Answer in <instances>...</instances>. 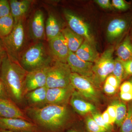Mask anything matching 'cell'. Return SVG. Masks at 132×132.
Returning a JSON list of instances; mask_svg holds the SVG:
<instances>
[{
  "mask_svg": "<svg viewBox=\"0 0 132 132\" xmlns=\"http://www.w3.org/2000/svg\"><path fill=\"white\" fill-rule=\"evenodd\" d=\"M71 85L84 98L91 101H96L98 93L95 85L89 79L75 73H71Z\"/></svg>",
  "mask_w": 132,
  "mask_h": 132,
  "instance_id": "obj_8",
  "label": "cell"
},
{
  "mask_svg": "<svg viewBox=\"0 0 132 132\" xmlns=\"http://www.w3.org/2000/svg\"><path fill=\"white\" fill-rule=\"evenodd\" d=\"M28 72L19 62L13 60L7 55L3 58L0 79L10 99L16 104L21 103L25 97V80Z\"/></svg>",
  "mask_w": 132,
  "mask_h": 132,
  "instance_id": "obj_1",
  "label": "cell"
},
{
  "mask_svg": "<svg viewBox=\"0 0 132 132\" xmlns=\"http://www.w3.org/2000/svg\"><path fill=\"white\" fill-rule=\"evenodd\" d=\"M120 97L124 101H131L132 100V92L120 93Z\"/></svg>",
  "mask_w": 132,
  "mask_h": 132,
  "instance_id": "obj_39",
  "label": "cell"
},
{
  "mask_svg": "<svg viewBox=\"0 0 132 132\" xmlns=\"http://www.w3.org/2000/svg\"><path fill=\"white\" fill-rule=\"evenodd\" d=\"M104 89L105 93L109 95L114 94L117 90V88L113 87V86L106 82H105L104 84Z\"/></svg>",
  "mask_w": 132,
  "mask_h": 132,
  "instance_id": "obj_38",
  "label": "cell"
},
{
  "mask_svg": "<svg viewBox=\"0 0 132 132\" xmlns=\"http://www.w3.org/2000/svg\"><path fill=\"white\" fill-rule=\"evenodd\" d=\"M120 93H128L132 92L131 84L130 81L123 82L120 87Z\"/></svg>",
  "mask_w": 132,
  "mask_h": 132,
  "instance_id": "obj_36",
  "label": "cell"
},
{
  "mask_svg": "<svg viewBox=\"0 0 132 132\" xmlns=\"http://www.w3.org/2000/svg\"><path fill=\"white\" fill-rule=\"evenodd\" d=\"M0 99L10 100L8 95L3 83L1 79H0Z\"/></svg>",
  "mask_w": 132,
  "mask_h": 132,
  "instance_id": "obj_37",
  "label": "cell"
},
{
  "mask_svg": "<svg viewBox=\"0 0 132 132\" xmlns=\"http://www.w3.org/2000/svg\"><path fill=\"white\" fill-rule=\"evenodd\" d=\"M0 118H18L28 120L24 112L10 100L0 99Z\"/></svg>",
  "mask_w": 132,
  "mask_h": 132,
  "instance_id": "obj_15",
  "label": "cell"
},
{
  "mask_svg": "<svg viewBox=\"0 0 132 132\" xmlns=\"http://www.w3.org/2000/svg\"><path fill=\"white\" fill-rule=\"evenodd\" d=\"M67 132H78L77 131H76V130H69Z\"/></svg>",
  "mask_w": 132,
  "mask_h": 132,
  "instance_id": "obj_44",
  "label": "cell"
},
{
  "mask_svg": "<svg viewBox=\"0 0 132 132\" xmlns=\"http://www.w3.org/2000/svg\"><path fill=\"white\" fill-rule=\"evenodd\" d=\"M6 55H7L3 47L1 39L0 38V55L3 59V58L5 57Z\"/></svg>",
  "mask_w": 132,
  "mask_h": 132,
  "instance_id": "obj_41",
  "label": "cell"
},
{
  "mask_svg": "<svg viewBox=\"0 0 132 132\" xmlns=\"http://www.w3.org/2000/svg\"><path fill=\"white\" fill-rule=\"evenodd\" d=\"M50 65L28 72L25 80V96L27 93L32 90L46 86L48 72Z\"/></svg>",
  "mask_w": 132,
  "mask_h": 132,
  "instance_id": "obj_10",
  "label": "cell"
},
{
  "mask_svg": "<svg viewBox=\"0 0 132 132\" xmlns=\"http://www.w3.org/2000/svg\"><path fill=\"white\" fill-rule=\"evenodd\" d=\"M48 70L46 86L48 88L64 87L71 85L72 72L67 63L53 62Z\"/></svg>",
  "mask_w": 132,
  "mask_h": 132,
  "instance_id": "obj_6",
  "label": "cell"
},
{
  "mask_svg": "<svg viewBox=\"0 0 132 132\" xmlns=\"http://www.w3.org/2000/svg\"><path fill=\"white\" fill-rule=\"evenodd\" d=\"M24 19L15 23L11 33L1 39L7 55L10 59L19 62L20 57L24 51L26 43Z\"/></svg>",
  "mask_w": 132,
  "mask_h": 132,
  "instance_id": "obj_4",
  "label": "cell"
},
{
  "mask_svg": "<svg viewBox=\"0 0 132 132\" xmlns=\"http://www.w3.org/2000/svg\"><path fill=\"white\" fill-rule=\"evenodd\" d=\"M75 54L81 60L93 63L100 57L95 45L85 40Z\"/></svg>",
  "mask_w": 132,
  "mask_h": 132,
  "instance_id": "obj_18",
  "label": "cell"
},
{
  "mask_svg": "<svg viewBox=\"0 0 132 132\" xmlns=\"http://www.w3.org/2000/svg\"><path fill=\"white\" fill-rule=\"evenodd\" d=\"M0 132H16L12 131H9V130H3V129H0Z\"/></svg>",
  "mask_w": 132,
  "mask_h": 132,
  "instance_id": "obj_42",
  "label": "cell"
},
{
  "mask_svg": "<svg viewBox=\"0 0 132 132\" xmlns=\"http://www.w3.org/2000/svg\"><path fill=\"white\" fill-rule=\"evenodd\" d=\"M112 2L113 7L119 10H125L128 8V5L123 0H113Z\"/></svg>",
  "mask_w": 132,
  "mask_h": 132,
  "instance_id": "obj_31",
  "label": "cell"
},
{
  "mask_svg": "<svg viewBox=\"0 0 132 132\" xmlns=\"http://www.w3.org/2000/svg\"><path fill=\"white\" fill-rule=\"evenodd\" d=\"M112 74L117 78L120 83L125 75V70L123 64L118 58L115 60L114 68Z\"/></svg>",
  "mask_w": 132,
  "mask_h": 132,
  "instance_id": "obj_27",
  "label": "cell"
},
{
  "mask_svg": "<svg viewBox=\"0 0 132 132\" xmlns=\"http://www.w3.org/2000/svg\"><path fill=\"white\" fill-rule=\"evenodd\" d=\"M29 34L36 41L43 40L46 38L45 15L42 10H36L33 14L29 23Z\"/></svg>",
  "mask_w": 132,
  "mask_h": 132,
  "instance_id": "obj_14",
  "label": "cell"
},
{
  "mask_svg": "<svg viewBox=\"0 0 132 132\" xmlns=\"http://www.w3.org/2000/svg\"><path fill=\"white\" fill-rule=\"evenodd\" d=\"M61 27L56 16L49 14L45 23V33L48 42L55 38L61 33Z\"/></svg>",
  "mask_w": 132,
  "mask_h": 132,
  "instance_id": "obj_21",
  "label": "cell"
},
{
  "mask_svg": "<svg viewBox=\"0 0 132 132\" xmlns=\"http://www.w3.org/2000/svg\"><path fill=\"white\" fill-rule=\"evenodd\" d=\"M86 125L90 132H106L107 130L99 126L92 117L88 116L86 118Z\"/></svg>",
  "mask_w": 132,
  "mask_h": 132,
  "instance_id": "obj_28",
  "label": "cell"
},
{
  "mask_svg": "<svg viewBox=\"0 0 132 132\" xmlns=\"http://www.w3.org/2000/svg\"><path fill=\"white\" fill-rule=\"evenodd\" d=\"M48 49L53 61L67 63L70 51L62 33L48 41Z\"/></svg>",
  "mask_w": 132,
  "mask_h": 132,
  "instance_id": "obj_9",
  "label": "cell"
},
{
  "mask_svg": "<svg viewBox=\"0 0 132 132\" xmlns=\"http://www.w3.org/2000/svg\"><path fill=\"white\" fill-rule=\"evenodd\" d=\"M106 111L110 116L112 123L113 124L115 123L116 115V108L115 106L113 104L109 105Z\"/></svg>",
  "mask_w": 132,
  "mask_h": 132,
  "instance_id": "obj_35",
  "label": "cell"
},
{
  "mask_svg": "<svg viewBox=\"0 0 132 132\" xmlns=\"http://www.w3.org/2000/svg\"><path fill=\"white\" fill-rule=\"evenodd\" d=\"M130 82H131V86H132V79L130 81Z\"/></svg>",
  "mask_w": 132,
  "mask_h": 132,
  "instance_id": "obj_45",
  "label": "cell"
},
{
  "mask_svg": "<svg viewBox=\"0 0 132 132\" xmlns=\"http://www.w3.org/2000/svg\"><path fill=\"white\" fill-rule=\"evenodd\" d=\"M2 58L0 55V70H1V67L2 63Z\"/></svg>",
  "mask_w": 132,
  "mask_h": 132,
  "instance_id": "obj_43",
  "label": "cell"
},
{
  "mask_svg": "<svg viewBox=\"0 0 132 132\" xmlns=\"http://www.w3.org/2000/svg\"><path fill=\"white\" fill-rule=\"evenodd\" d=\"M75 90L71 84L65 87L48 88L46 104L67 105Z\"/></svg>",
  "mask_w": 132,
  "mask_h": 132,
  "instance_id": "obj_11",
  "label": "cell"
},
{
  "mask_svg": "<svg viewBox=\"0 0 132 132\" xmlns=\"http://www.w3.org/2000/svg\"><path fill=\"white\" fill-rule=\"evenodd\" d=\"M48 47L39 41L24 50L19 62L27 72L49 66L53 62Z\"/></svg>",
  "mask_w": 132,
  "mask_h": 132,
  "instance_id": "obj_3",
  "label": "cell"
},
{
  "mask_svg": "<svg viewBox=\"0 0 132 132\" xmlns=\"http://www.w3.org/2000/svg\"><path fill=\"white\" fill-rule=\"evenodd\" d=\"M10 14L9 3L7 0H0V19Z\"/></svg>",
  "mask_w": 132,
  "mask_h": 132,
  "instance_id": "obj_30",
  "label": "cell"
},
{
  "mask_svg": "<svg viewBox=\"0 0 132 132\" xmlns=\"http://www.w3.org/2000/svg\"><path fill=\"white\" fill-rule=\"evenodd\" d=\"M127 27V22L123 19L117 18L113 20L108 24L107 35L109 39L112 40L119 37Z\"/></svg>",
  "mask_w": 132,
  "mask_h": 132,
  "instance_id": "obj_20",
  "label": "cell"
},
{
  "mask_svg": "<svg viewBox=\"0 0 132 132\" xmlns=\"http://www.w3.org/2000/svg\"><path fill=\"white\" fill-rule=\"evenodd\" d=\"M48 88L46 86L39 88L27 93L25 95L29 103L36 107L38 105L46 104Z\"/></svg>",
  "mask_w": 132,
  "mask_h": 132,
  "instance_id": "obj_22",
  "label": "cell"
},
{
  "mask_svg": "<svg viewBox=\"0 0 132 132\" xmlns=\"http://www.w3.org/2000/svg\"><path fill=\"white\" fill-rule=\"evenodd\" d=\"M70 102L73 109L81 115L89 113H92L96 110V107L93 104L86 100L84 97L75 90L71 96Z\"/></svg>",
  "mask_w": 132,
  "mask_h": 132,
  "instance_id": "obj_16",
  "label": "cell"
},
{
  "mask_svg": "<svg viewBox=\"0 0 132 132\" xmlns=\"http://www.w3.org/2000/svg\"><path fill=\"white\" fill-rule=\"evenodd\" d=\"M132 132V131H131V132Z\"/></svg>",
  "mask_w": 132,
  "mask_h": 132,
  "instance_id": "obj_46",
  "label": "cell"
},
{
  "mask_svg": "<svg viewBox=\"0 0 132 132\" xmlns=\"http://www.w3.org/2000/svg\"><path fill=\"white\" fill-rule=\"evenodd\" d=\"M14 26L13 18L11 13L0 19V38L7 36L12 32Z\"/></svg>",
  "mask_w": 132,
  "mask_h": 132,
  "instance_id": "obj_24",
  "label": "cell"
},
{
  "mask_svg": "<svg viewBox=\"0 0 132 132\" xmlns=\"http://www.w3.org/2000/svg\"><path fill=\"white\" fill-rule=\"evenodd\" d=\"M38 128L35 123L23 119L0 118V129L16 132H37Z\"/></svg>",
  "mask_w": 132,
  "mask_h": 132,
  "instance_id": "obj_12",
  "label": "cell"
},
{
  "mask_svg": "<svg viewBox=\"0 0 132 132\" xmlns=\"http://www.w3.org/2000/svg\"><path fill=\"white\" fill-rule=\"evenodd\" d=\"M27 113L36 125L52 132L62 128L69 117L67 105L50 104L43 107H32L27 109Z\"/></svg>",
  "mask_w": 132,
  "mask_h": 132,
  "instance_id": "obj_2",
  "label": "cell"
},
{
  "mask_svg": "<svg viewBox=\"0 0 132 132\" xmlns=\"http://www.w3.org/2000/svg\"><path fill=\"white\" fill-rule=\"evenodd\" d=\"M9 2L10 13L13 18L14 24L20 20L24 19L29 11L32 2L30 0H10Z\"/></svg>",
  "mask_w": 132,
  "mask_h": 132,
  "instance_id": "obj_17",
  "label": "cell"
},
{
  "mask_svg": "<svg viewBox=\"0 0 132 132\" xmlns=\"http://www.w3.org/2000/svg\"><path fill=\"white\" fill-rule=\"evenodd\" d=\"M114 52L113 47L108 48L94 63L92 82L95 86H100L112 73L115 63L113 57Z\"/></svg>",
  "mask_w": 132,
  "mask_h": 132,
  "instance_id": "obj_5",
  "label": "cell"
},
{
  "mask_svg": "<svg viewBox=\"0 0 132 132\" xmlns=\"http://www.w3.org/2000/svg\"><path fill=\"white\" fill-rule=\"evenodd\" d=\"M127 113L122 125L120 132H130L132 131V102L128 105Z\"/></svg>",
  "mask_w": 132,
  "mask_h": 132,
  "instance_id": "obj_26",
  "label": "cell"
},
{
  "mask_svg": "<svg viewBox=\"0 0 132 132\" xmlns=\"http://www.w3.org/2000/svg\"><path fill=\"white\" fill-rule=\"evenodd\" d=\"M67 63L72 73H75L87 78L92 82L94 63L81 60L75 53L70 51L67 60Z\"/></svg>",
  "mask_w": 132,
  "mask_h": 132,
  "instance_id": "obj_13",
  "label": "cell"
},
{
  "mask_svg": "<svg viewBox=\"0 0 132 132\" xmlns=\"http://www.w3.org/2000/svg\"><path fill=\"white\" fill-rule=\"evenodd\" d=\"M63 13L69 28L85 40L95 45L94 38L89 25L70 10L64 9Z\"/></svg>",
  "mask_w": 132,
  "mask_h": 132,
  "instance_id": "obj_7",
  "label": "cell"
},
{
  "mask_svg": "<svg viewBox=\"0 0 132 132\" xmlns=\"http://www.w3.org/2000/svg\"><path fill=\"white\" fill-rule=\"evenodd\" d=\"M116 108V124L120 127L127 113V108L126 105L124 102L120 101H115L112 103Z\"/></svg>",
  "mask_w": 132,
  "mask_h": 132,
  "instance_id": "obj_25",
  "label": "cell"
},
{
  "mask_svg": "<svg viewBox=\"0 0 132 132\" xmlns=\"http://www.w3.org/2000/svg\"><path fill=\"white\" fill-rule=\"evenodd\" d=\"M92 113V118L99 126L106 129L107 131L111 129V125H108L105 123L102 118V114L95 112Z\"/></svg>",
  "mask_w": 132,
  "mask_h": 132,
  "instance_id": "obj_29",
  "label": "cell"
},
{
  "mask_svg": "<svg viewBox=\"0 0 132 132\" xmlns=\"http://www.w3.org/2000/svg\"><path fill=\"white\" fill-rule=\"evenodd\" d=\"M95 2L104 9H112L113 6L109 0H96Z\"/></svg>",
  "mask_w": 132,
  "mask_h": 132,
  "instance_id": "obj_34",
  "label": "cell"
},
{
  "mask_svg": "<svg viewBox=\"0 0 132 132\" xmlns=\"http://www.w3.org/2000/svg\"><path fill=\"white\" fill-rule=\"evenodd\" d=\"M102 116L105 123L109 125H112L113 123H112L111 118L106 110L102 114Z\"/></svg>",
  "mask_w": 132,
  "mask_h": 132,
  "instance_id": "obj_40",
  "label": "cell"
},
{
  "mask_svg": "<svg viewBox=\"0 0 132 132\" xmlns=\"http://www.w3.org/2000/svg\"><path fill=\"white\" fill-rule=\"evenodd\" d=\"M121 62L124 67L125 75H132V59L127 61Z\"/></svg>",
  "mask_w": 132,
  "mask_h": 132,
  "instance_id": "obj_33",
  "label": "cell"
},
{
  "mask_svg": "<svg viewBox=\"0 0 132 132\" xmlns=\"http://www.w3.org/2000/svg\"><path fill=\"white\" fill-rule=\"evenodd\" d=\"M61 33L65 39L69 51L75 53L85 40L84 38L74 32L69 28L62 29Z\"/></svg>",
  "mask_w": 132,
  "mask_h": 132,
  "instance_id": "obj_19",
  "label": "cell"
},
{
  "mask_svg": "<svg viewBox=\"0 0 132 132\" xmlns=\"http://www.w3.org/2000/svg\"><path fill=\"white\" fill-rule=\"evenodd\" d=\"M105 82H107L109 85L117 89H118V88L119 87L120 83L117 78L112 74L109 76L105 80Z\"/></svg>",
  "mask_w": 132,
  "mask_h": 132,
  "instance_id": "obj_32",
  "label": "cell"
},
{
  "mask_svg": "<svg viewBox=\"0 0 132 132\" xmlns=\"http://www.w3.org/2000/svg\"><path fill=\"white\" fill-rule=\"evenodd\" d=\"M118 59L121 62H126L132 59V44L130 39L127 38L118 47L116 51Z\"/></svg>",
  "mask_w": 132,
  "mask_h": 132,
  "instance_id": "obj_23",
  "label": "cell"
}]
</instances>
